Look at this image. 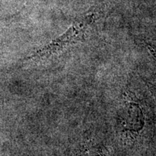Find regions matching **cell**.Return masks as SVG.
I'll return each instance as SVG.
<instances>
[{
    "mask_svg": "<svg viewBox=\"0 0 156 156\" xmlns=\"http://www.w3.org/2000/svg\"><path fill=\"white\" fill-rule=\"evenodd\" d=\"M148 87H149L150 90L154 98V102H155V116H156V85L155 84L150 83L148 84Z\"/></svg>",
    "mask_w": 156,
    "mask_h": 156,
    "instance_id": "cell-5",
    "label": "cell"
},
{
    "mask_svg": "<svg viewBox=\"0 0 156 156\" xmlns=\"http://www.w3.org/2000/svg\"><path fill=\"white\" fill-rule=\"evenodd\" d=\"M80 156H106V154L100 144L90 141L83 145Z\"/></svg>",
    "mask_w": 156,
    "mask_h": 156,
    "instance_id": "cell-3",
    "label": "cell"
},
{
    "mask_svg": "<svg viewBox=\"0 0 156 156\" xmlns=\"http://www.w3.org/2000/svg\"><path fill=\"white\" fill-rule=\"evenodd\" d=\"M98 9H92L77 17L64 34L27 56V61H41L58 55L71 46L85 40L89 31L98 20Z\"/></svg>",
    "mask_w": 156,
    "mask_h": 156,
    "instance_id": "cell-1",
    "label": "cell"
},
{
    "mask_svg": "<svg viewBox=\"0 0 156 156\" xmlns=\"http://www.w3.org/2000/svg\"><path fill=\"white\" fill-rule=\"evenodd\" d=\"M145 107L137 98L125 93L117 117V126L122 136L134 141L141 136L146 126Z\"/></svg>",
    "mask_w": 156,
    "mask_h": 156,
    "instance_id": "cell-2",
    "label": "cell"
},
{
    "mask_svg": "<svg viewBox=\"0 0 156 156\" xmlns=\"http://www.w3.org/2000/svg\"><path fill=\"white\" fill-rule=\"evenodd\" d=\"M145 46L150 53L156 58V42H145Z\"/></svg>",
    "mask_w": 156,
    "mask_h": 156,
    "instance_id": "cell-4",
    "label": "cell"
}]
</instances>
